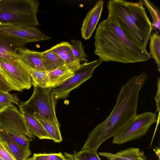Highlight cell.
Segmentation results:
<instances>
[{
  "instance_id": "6da1fadb",
  "label": "cell",
  "mask_w": 160,
  "mask_h": 160,
  "mask_svg": "<svg viewBox=\"0 0 160 160\" xmlns=\"http://www.w3.org/2000/svg\"><path fill=\"white\" fill-rule=\"evenodd\" d=\"M147 78L143 72L130 78L122 86L110 115L90 132L81 151L97 152L103 142L118 134L137 115L139 92Z\"/></svg>"
},
{
  "instance_id": "7a4b0ae2",
  "label": "cell",
  "mask_w": 160,
  "mask_h": 160,
  "mask_svg": "<svg viewBox=\"0 0 160 160\" xmlns=\"http://www.w3.org/2000/svg\"><path fill=\"white\" fill-rule=\"evenodd\" d=\"M94 38V53L102 62L133 63L146 61L151 58L146 49L129 39L108 17L99 23Z\"/></svg>"
},
{
  "instance_id": "3957f363",
  "label": "cell",
  "mask_w": 160,
  "mask_h": 160,
  "mask_svg": "<svg viewBox=\"0 0 160 160\" xmlns=\"http://www.w3.org/2000/svg\"><path fill=\"white\" fill-rule=\"evenodd\" d=\"M107 6L108 17L129 39L146 49L153 27L141 0L133 2L111 0Z\"/></svg>"
},
{
  "instance_id": "277c9868",
  "label": "cell",
  "mask_w": 160,
  "mask_h": 160,
  "mask_svg": "<svg viewBox=\"0 0 160 160\" xmlns=\"http://www.w3.org/2000/svg\"><path fill=\"white\" fill-rule=\"evenodd\" d=\"M39 6L37 0H0V23L38 27Z\"/></svg>"
},
{
  "instance_id": "5b68a950",
  "label": "cell",
  "mask_w": 160,
  "mask_h": 160,
  "mask_svg": "<svg viewBox=\"0 0 160 160\" xmlns=\"http://www.w3.org/2000/svg\"><path fill=\"white\" fill-rule=\"evenodd\" d=\"M56 100L52 94L51 87L44 88L34 86L30 98L19 105V111L32 113L36 112L45 118L59 122L56 114Z\"/></svg>"
},
{
  "instance_id": "8992f818",
  "label": "cell",
  "mask_w": 160,
  "mask_h": 160,
  "mask_svg": "<svg viewBox=\"0 0 160 160\" xmlns=\"http://www.w3.org/2000/svg\"><path fill=\"white\" fill-rule=\"evenodd\" d=\"M0 31L17 48H24L29 42L43 41L51 37L35 27L0 23Z\"/></svg>"
},
{
  "instance_id": "52a82bcc",
  "label": "cell",
  "mask_w": 160,
  "mask_h": 160,
  "mask_svg": "<svg viewBox=\"0 0 160 160\" xmlns=\"http://www.w3.org/2000/svg\"><path fill=\"white\" fill-rule=\"evenodd\" d=\"M157 121L156 113L151 112L137 114L113 137L112 142L119 145L138 139L145 135L151 126Z\"/></svg>"
},
{
  "instance_id": "ba28073f",
  "label": "cell",
  "mask_w": 160,
  "mask_h": 160,
  "mask_svg": "<svg viewBox=\"0 0 160 160\" xmlns=\"http://www.w3.org/2000/svg\"><path fill=\"white\" fill-rule=\"evenodd\" d=\"M0 72L13 90L21 91L28 89L32 86L30 71L18 59L2 61Z\"/></svg>"
},
{
  "instance_id": "9c48e42d",
  "label": "cell",
  "mask_w": 160,
  "mask_h": 160,
  "mask_svg": "<svg viewBox=\"0 0 160 160\" xmlns=\"http://www.w3.org/2000/svg\"><path fill=\"white\" fill-rule=\"evenodd\" d=\"M102 62L99 59L81 64L79 68L74 72V75L71 78L62 85L52 88V94L55 99L67 98L71 91L92 77L94 70Z\"/></svg>"
},
{
  "instance_id": "30bf717a",
  "label": "cell",
  "mask_w": 160,
  "mask_h": 160,
  "mask_svg": "<svg viewBox=\"0 0 160 160\" xmlns=\"http://www.w3.org/2000/svg\"><path fill=\"white\" fill-rule=\"evenodd\" d=\"M1 129L8 134L34 138L28 128L22 114L16 106L5 108L0 112Z\"/></svg>"
},
{
  "instance_id": "8fae6325",
  "label": "cell",
  "mask_w": 160,
  "mask_h": 160,
  "mask_svg": "<svg viewBox=\"0 0 160 160\" xmlns=\"http://www.w3.org/2000/svg\"><path fill=\"white\" fill-rule=\"evenodd\" d=\"M104 1L100 0L88 12L83 20L81 28L82 38L86 40L92 36L100 19L103 8Z\"/></svg>"
},
{
  "instance_id": "7c38bea8",
  "label": "cell",
  "mask_w": 160,
  "mask_h": 160,
  "mask_svg": "<svg viewBox=\"0 0 160 160\" xmlns=\"http://www.w3.org/2000/svg\"><path fill=\"white\" fill-rule=\"evenodd\" d=\"M14 52L18 59L29 70L45 71L42 62V52L32 51L24 48L16 49Z\"/></svg>"
},
{
  "instance_id": "4fadbf2b",
  "label": "cell",
  "mask_w": 160,
  "mask_h": 160,
  "mask_svg": "<svg viewBox=\"0 0 160 160\" xmlns=\"http://www.w3.org/2000/svg\"><path fill=\"white\" fill-rule=\"evenodd\" d=\"M49 49L62 59L65 66L71 71L74 72L80 66V62L73 54L71 45L69 42H61Z\"/></svg>"
},
{
  "instance_id": "5bb4252c",
  "label": "cell",
  "mask_w": 160,
  "mask_h": 160,
  "mask_svg": "<svg viewBox=\"0 0 160 160\" xmlns=\"http://www.w3.org/2000/svg\"><path fill=\"white\" fill-rule=\"evenodd\" d=\"M100 156L108 160H148L143 151L137 148H128L116 153L99 152Z\"/></svg>"
},
{
  "instance_id": "9a60e30c",
  "label": "cell",
  "mask_w": 160,
  "mask_h": 160,
  "mask_svg": "<svg viewBox=\"0 0 160 160\" xmlns=\"http://www.w3.org/2000/svg\"><path fill=\"white\" fill-rule=\"evenodd\" d=\"M0 134L2 140L16 160H27L29 158L32 153L29 148H25L17 144L6 132L1 129Z\"/></svg>"
},
{
  "instance_id": "2e32d148",
  "label": "cell",
  "mask_w": 160,
  "mask_h": 160,
  "mask_svg": "<svg viewBox=\"0 0 160 160\" xmlns=\"http://www.w3.org/2000/svg\"><path fill=\"white\" fill-rule=\"evenodd\" d=\"M20 112L23 116L28 128L34 137H37L39 139L53 140V138L48 134L32 113L24 111Z\"/></svg>"
},
{
  "instance_id": "e0dca14e",
  "label": "cell",
  "mask_w": 160,
  "mask_h": 160,
  "mask_svg": "<svg viewBox=\"0 0 160 160\" xmlns=\"http://www.w3.org/2000/svg\"><path fill=\"white\" fill-rule=\"evenodd\" d=\"M34 117L41 123L48 134L55 142H60L62 138L59 128V124L55 121L44 117L38 113H32Z\"/></svg>"
},
{
  "instance_id": "ac0fdd59",
  "label": "cell",
  "mask_w": 160,
  "mask_h": 160,
  "mask_svg": "<svg viewBox=\"0 0 160 160\" xmlns=\"http://www.w3.org/2000/svg\"><path fill=\"white\" fill-rule=\"evenodd\" d=\"M48 73L52 88L62 85L74 75V72L69 69L65 64Z\"/></svg>"
},
{
  "instance_id": "d6986e66",
  "label": "cell",
  "mask_w": 160,
  "mask_h": 160,
  "mask_svg": "<svg viewBox=\"0 0 160 160\" xmlns=\"http://www.w3.org/2000/svg\"><path fill=\"white\" fill-rule=\"evenodd\" d=\"M42 62L46 72H48L65 64L64 61L57 54L50 50L42 52Z\"/></svg>"
},
{
  "instance_id": "ffe728a7",
  "label": "cell",
  "mask_w": 160,
  "mask_h": 160,
  "mask_svg": "<svg viewBox=\"0 0 160 160\" xmlns=\"http://www.w3.org/2000/svg\"><path fill=\"white\" fill-rule=\"evenodd\" d=\"M16 49L0 31V63L2 61L18 60L14 52Z\"/></svg>"
},
{
  "instance_id": "44dd1931",
  "label": "cell",
  "mask_w": 160,
  "mask_h": 160,
  "mask_svg": "<svg viewBox=\"0 0 160 160\" xmlns=\"http://www.w3.org/2000/svg\"><path fill=\"white\" fill-rule=\"evenodd\" d=\"M32 85L37 86L44 88L51 87L48 72L46 71L30 70Z\"/></svg>"
},
{
  "instance_id": "7402d4cb",
  "label": "cell",
  "mask_w": 160,
  "mask_h": 160,
  "mask_svg": "<svg viewBox=\"0 0 160 160\" xmlns=\"http://www.w3.org/2000/svg\"><path fill=\"white\" fill-rule=\"evenodd\" d=\"M149 45L151 57L155 60L158 70L160 71V36L157 32H152L150 38Z\"/></svg>"
},
{
  "instance_id": "603a6c76",
  "label": "cell",
  "mask_w": 160,
  "mask_h": 160,
  "mask_svg": "<svg viewBox=\"0 0 160 160\" xmlns=\"http://www.w3.org/2000/svg\"><path fill=\"white\" fill-rule=\"evenodd\" d=\"M143 5L145 6L149 12L152 19L151 22L153 28L157 29L160 32V11L149 0H141Z\"/></svg>"
},
{
  "instance_id": "cb8c5ba5",
  "label": "cell",
  "mask_w": 160,
  "mask_h": 160,
  "mask_svg": "<svg viewBox=\"0 0 160 160\" xmlns=\"http://www.w3.org/2000/svg\"><path fill=\"white\" fill-rule=\"evenodd\" d=\"M71 42L72 51L75 58L80 62H88V60L86 58L88 55L84 50L81 41L72 39Z\"/></svg>"
},
{
  "instance_id": "d4e9b609",
  "label": "cell",
  "mask_w": 160,
  "mask_h": 160,
  "mask_svg": "<svg viewBox=\"0 0 160 160\" xmlns=\"http://www.w3.org/2000/svg\"><path fill=\"white\" fill-rule=\"evenodd\" d=\"M19 100L15 95L10 94L9 92L0 91V104L7 108L15 104L19 105Z\"/></svg>"
},
{
  "instance_id": "484cf974",
  "label": "cell",
  "mask_w": 160,
  "mask_h": 160,
  "mask_svg": "<svg viewBox=\"0 0 160 160\" xmlns=\"http://www.w3.org/2000/svg\"><path fill=\"white\" fill-rule=\"evenodd\" d=\"M34 160H66L61 152L53 153H34L31 157Z\"/></svg>"
},
{
  "instance_id": "4316f807",
  "label": "cell",
  "mask_w": 160,
  "mask_h": 160,
  "mask_svg": "<svg viewBox=\"0 0 160 160\" xmlns=\"http://www.w3.org/2000/svg\"><path fill=\"white\" fill-rule=\"evenodd\" d=\"M81 160H101L96 152L88 150H84L75 153Z\"/></svg>"
},
{
  "instance_id": "83f0119b",
  "label": "cell",
  "mask_w": 160,
  "mask_h": 160,
  "mask_svg": "<svg viewBox=\"0 0 160 160\" xmlns=\"http://www.w3.org/2000/svg\"><path fill=\"white\" fill-rule=\"evenodd\" d=\"M0 158L4 160H16L2 140L0 141Z\"/></svg>"
},
{
  "instance_id": "f1b7e54d",
  "label": "cell",
  "mask_w": 160,
  "mask_h": 160,
  "mask_svg": "<svg viewBox=\"0 0 160 160\" xmlns=\"http://www.w3.org/2000/svg\"><path fill=\"white\" fill-rule=\"evenodd\" d=\"M13 90L6 79L0 72V91L9 92Z\"/></svg>"
},
{
  "instance_id": "f546056e",
  "label": "cell",
  "mask_w": 160,
  "mask_h": 160,
  "mask_svg": "<svg viewBox=\"0 0 160 160\" xmlns=\"http://www.w3.org/2000/svg\"><path fill=\"white\" fill-rule=\"evenodd\" d=\"M64 154L66 160H81L75 154L65 152L64 153Z\"/></svg>"
},
{
  "instance_id": "4dcf8cb0",
  "label": "cell",
  "mask_w": 160,
  "mask_h": 160,
  "mask_svg": "<svg viewBox=\"0 0 160 160\" xmlns=\"http://www.w3.org/2000/svg\"><path fill=\"white\" fill-rule=\"evenodd\" d=\"M153 151L155 153L158 158V160H160V149L159 147H156L153 149Z\"/></svg>"
},
{
  "instance_id": "1f68e13d",
  "label": "cell",
  "mask_w": 160,
  "mask_h": 160,
  "mask_svg": "<svg viewBox=\"0 0 160 160\" xmlns=\"http://www.w3.org/2000/svg\"><path fill=\"white\" fill-rule=\"evenodd\" d=\"M7 108L0 104V112Z\"/></svg>"
},
{
  "instance_id": "d6a6232c",
  "label": "cell",
  "mask_w": 160,
  "mask_h": 160,
  "mask_svg": "<svg viewBox=\"0 0 160 160\" xmlns=\"http://www.w3.org/2000/svg\"><path fill=\"white\" fill-rule=\"evenodd\" d=\"M0 130H1V127L0 125V141H2V138L1 137V134H0Z\"/></svg>"
},
{
  "instance_id": "836d02e7",
  "label": "cell",
  "mask_w": 160,
  "mask_h": 160,
  "mask_svg": "<svg viewBox=\"0 0 160 160\" xmlns=\"http://www.w3.org/2000/svg\"><path fill=\"white\" fill-rule=\"evenodd\" d=\"M27 160H34L32 158H29Z\"/></svg>"
},
{
  "instance_id": "e575fe53",
  "label": "cell",
  "mask_w": 160,
  "mask_h": 160,
  "mask_svg": "<svg viewBox=\"0 0 160 160\" xmlns=\"http://www.w3.org/2000/svg\"><path fill=\"white\" fill-rule=\"evenodd\" d=\"M0 160H4L0 158Z\"/></svg>"
}]
</instances>
